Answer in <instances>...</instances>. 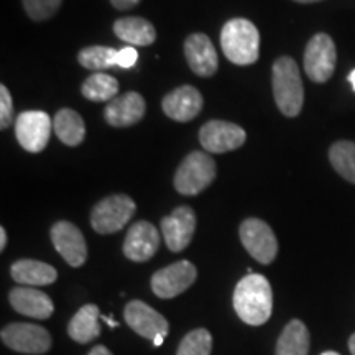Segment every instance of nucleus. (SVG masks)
Listing matches in <instances>:
<instances>
[{"label": "nucleus", "instance_id": "f257e3e1", "mask_svg": "<svg viewBox=\"0 0 355 355\" xmlns=\"http://www.w3.org/2000/svg\"><path fill=\"white\" fill-rule=\"evenodd\" d=\"M234 309L248 326H261L273 311L272 285L263 275L248 273L237 283L234 291Z\"/></svg>", "mask_w": 355, "mask_h": 355}, {"label": "nucleus", "instance_id": "f03ea898", "mask_svg": "<svg viewBox=\"0 0 355 355\" xmlns=\"http://www.w3.org/2000/svg\"><path fill=\"white\" fill-rule=\"evenodd\" d=\"M222 51L230 63L254 64L260 56V33L247 19H232L220 32Z\"/></svg>", "mask_w": 355, "mask_h": 355}, {"label": "nucleus", "instance_id": "7ed1b4c3", "mask_svg": "<svg viewBox=\"0 0 355 355\" xmlns=\"http://www.w3.org/2000/svg\"><path fill=\"white\" fill-rule=\"evenodd\" d=\"M273 96L279 112L286 117H296L303 109L304 89L296 61L282 56L273 64Z\"/></svg>", "mask_w": 355, "mask_h": 355}, {"label": "nucleus", "instance_id": "20e7f679", "mask_svg": "<svg viewBox=\"0 0 355 355\" xmlns=\"http://www.w3.org/2000/svg\"><path fill=\"white\" fill-rule=\"evenodd\" d=\"M217 168L207 153L193 152L186 157L175 173V188L184 196H196L216 180Z\"/></svg>", "mask_w": 355, "mask_h": 355}, {"label": "nucleus", "instance_id": "39448f33", "mask_svg": "<svg viewBox=\"0 0 355 355\" xmlns=\"http://www.w3.org/2000/svg\"><path fill=\"white\" fill-rule=\"evenodd\" d=\"M135 201L127 194H114L104 198L91 212V225L97 234L119 232L135 214Z\"/></svg>", "mask_w": 355, "mask_h": 355}, {"label": "nucleus", "instance_id": "423d86ee", "mask_svg": "<svg viewBox=\"0 0 355 355\" xmlns=\"http://www.w3.org/2000/svg\"><path fill=\"white\" fill-rule=\"evenodd\" d=\"M125 322L135 331L137 334L145 337V339L153 340L155 347L162 345L165 337L170 331V324L165 316L155 311L152 306H148L144 301H130L123 309Z\"/></svg>", "mask_w": 355, "mask_h": 355}, {"label": "nucleus", "instance_id": "0eeeda50", "mask_svg": "<svg viewBox=\"0 0 355 355\" xmlns=\"http://www.w3.org/2000/svg\"><path fill=\"white\" fill-rule=\"evenodd\" d=\"M2 343L20 354H46L51 349V336L44 327L28 322H12L0 332Z\"/></svg>", "mask_w": 355, "mask_h": 355}, {"label": "nucleus", "instance_id": "6e6552de", "mask_svg": "<svg viewBox=\"0 0 355 355\" xmlns=\"http://www.w3.org/2000/svg\"><path fill=\"white\" fill-rule=\"evenodd\" d=\"M337 51L332 38L326 33H318L309 40L304 51V71L314 83L329 81L334 74Z\"/></svg>", "mask_w": 355, "mask_h": 355}, {"label": "nucleus", "instance_id": "1a4fd4ad", "mask_svg": "<svg viewBox=\"0 0 355 355\" xmlns=\"http://www.w3.org/2000/svg\"><path fill=\"white\" fill-rule=\"evenodd\" d=\"M241 241L247 252L261 265H270L277 259L278 241L272 227L261 219H245L241 224Z\"/></svg>", "mask_w": 355, "mask_h": 355}, {"label": "nucleus", "instance_id": "9d476101", "mask_svg": "<svg viewBox=\"0 0 355 355\" xmlns=\"http://www.w3.org/2000/svg\"><path fill=\"white\" fill-rule=\"evenodd\" d=\"M53 123L50 115L42 110H25L15 121V135L21 148L30 153H40L46 148Z\"/></svg>", "mask_w": 355, "mask_h": 355}, {"label": "nucleus", "instance_id": "9b49d317", "mask_svg": "<svg viewBox=\"0 0 355 355\" xmlns=\"http://www.w3.org/2000/svg\"><path fill=\"white\" fill-rule=\"evenodd\" d=\"M198 278V270L191 261L180 260L158 270L152 277V290L158 298L171 300L191 288Z\"/></svg>", "mask_w": 355, "mask_h": 355}, {"label": "nucleus", "instance_id": "f8f14e48", "mask_svg": "<svg viewBox=\"0 0 355 355\" xmlns=\"http://www.w3.org/2000/svg\"><path fill=\"white\" fill-rule=\"evenodd\" d=\"M247 133L237 123L211 121L199 130V141L209 153H227L245 144Z\"/></svg>", "mask_w": 355, "mask_h": 355}, {"label": "nucleus", "instance_id": "ddd939ff", "mask_svg": "<svg viewBox=\"0 0 355 355\" xmlns=\"http://www.w3.org/2000/svg\"><path fill=\"white\" fill-rule=\"evenodd\" d=\"M56 252L71 266H81L87 259V245L84 235L73 222L60 220L50 230Z\"/></svg>", "mask_w": 355, "mask_h": 355}, {"label": "nucleus", "instance_id": "4468645a", "mask_svg": "<svg viewBox=\"0 0 355 355\" xmlns=\"http://www.w3.org/2000/svg\"><path fill=\"white\" fill-rule=\"evenodd\" d=\"M196 214L189 206H180L162 219V234L171 252H183L193 241Z\"/></svg>", "mask_w": 355, "mask_h": 355}, {"label": "nucleus", "instance_id": "2eb2a0df", "mask_svg": "<svg viewBox=\"0 0 355 355\" xmlns=\"http://www.w3.org/2000/svg\"><path fill=\"white\" fill-rule=\"evenodd\" d=\"M159 232L146 220L135 222L123 242V255L132 261H148L158 252Z\"/></svg>", "mask_w": 355, "mask_h": 355}, {"label": "nucleus", "instance_id": "dca6fc26", "mask_svg": "<svg viewBox=\"0 0 355 355\" xmlns=\"http://www.w3.org/2000/svg\"><path fill=\"white\" fill-rule=\"evenodd\" d=\"M184 55L189 68L202 78H211L219 68L217 51L211 38L204 33H193L184 42Z\"/></svg>", "mask_w": 355, "mask_h": 355}, {"label": "nucleus", "instance_id": "f3484780", "mask_svg": "<svg viewBox=\"0 0 355 355\" xmlns=\"http://www.w3.org/2000/svg\"><path fill=\"white\" fill-rule=\"evenodd\" d=\"M202 96L196 87L181 86L166 94L162 101V109L176 122H189L196 119L202 109Z\"/></svg>", "mask_w": 355, "mask_h": 355}, {"label": "nucleus", "instance_id": "a211bd4d", "mask_svg": "<svg viewBox=\"0 0 355 355\" xmlns=\"http://www.w3.org/2000/svg\"><path fill=\"white\" fill-rule=\"evenodd\" d=\"M146 110L145 99L139 92H127L110 101L104 110L105 122L112 127H130L144 119Z\"/></svg>", "mask_w": 355, "mask_h": 355}, {"label": "nucleus", "instance_id": "6ab92c4d", "mask_svg": "<svg viewBox=\"0 0 355 355\" xmlns=\"http://www.w3.org/2000/svg\"><path fill=\"white\" fill-rule=\"evenodd\" d=\"M8 301L17 313L35 319H50L55 311V304L50 296L35 288H13L8 293Z\"/></svg>", "mask_w": 355, "mask_h": 355}, {"label": "nucleus", "instance_id": "aec40b11", "mask_svg": "<svg viewBox=\"0 0 355 355\" xmlns=\"http://www.w3.org/2000/svg\"><path fill=\"white\" fill-rule=\"evenodd\" d=\"M10 275L19 285L46 286L56 282L58 272L55 266L38 260H17L10 266Z\"/></svg>", "mask_w": 355, "mask_h": 355}, {"label": "nucleus", "instance_id": "412c9836", "mask_svg": "<svg viewBox=\"0 0 355 355\" xmlns=\"http://www.w3.org/2000/svg\"><path fill=\"white\" fill-rule=\"evenodd\" d=\"M101 318L102 314L96 304H84L69 321L68 334L71 339L79 344H89L97 339L102 331Z\"/></svg>", "mask_w": 355, "mask_h": 355}, {"label": "nucleus", "instance_id": "4be33fe9", "mask_svg": "<svg viewBox=\"0 0 355 355\" xmlns=\"http://www.w3.org/2000/svg\"><path fill=\"white\" fill-rule=\"evenodd\" d=\"M114 33L119 40L130 44V46H148L157 40V30L152 21L141 17H125L119 19L114 24Z\"/></svg>", "mask_w": 355, "mask_h": 355}, {"label": "nucleus", "instance_id": "5701e85b", "mask_svg": "<svg viewBox=\"0 0 355 355\" xmlns=\"http://www.w3.org/2000/svg\"><path fill=\"white\" fill-rule=\"evenodd\" d=\"M53 130L56 137L68 146H78L86 137V125L83 117L73 109L58 110L53 121Z\"/></svg>", "mask_w": 355, "mask_h": 355}, {"label": "nucleus", "instance_id": "b1692460", "mask_svg": "<svg viewBox=\"0 0 355 355\" xmlns=\"http://www.w3.org/2000/svg\"><path fill=\"white\" fill-rule=\"evenodd\" d=\"M309 331L300 319H293L278 337L275 355H308Z\"/></svg>", "mask_w": 355, "mask_h": 355}, {"label": "nucleus", "instance_id": "393cba45", "mask_svg": "<svg viewBox=\"0 0 355 355\" xmlns=\"http://www.w3.org/2000/svg\"><path fill=\"white\" fill-rule=\"evenodd\" d=\"M329 159L332 168L344 180L355 184V141H337V144L331 146Z\"/></svg>", "mask_w": 355, "mask_h": 355}, {"label": "nucleus", "instance_id": "a878e982", "mask_svg": "<svg viewBox=\"0 0 355 355\" xmlns=\"http://www.w3.org/2000/svg\"><path fill=\"white\" fill-rule=\"evenodd\" d=\"M81 92L87 101L92 102L114 101L119 92V83L117 79L109 76V74L97 73L89 76L86 81H84Z\"/></svg>", "mask_w": 355, "mask_h": 355}, {"label": "nucleus", "instance_id": "bb28decb", "mask_svg": "<svg viewBox=\"0 0 355 355\" xmlns=\"http://www.w3.org/2000/svg\"><path fill=\"white\" fill-rule=\"evenodd\" d=\"M117 50L110 46H87L78 55V61L83 68L91 71H104L115 66Z\"/></svg>", "mask_w": 355, "mask_h": 355}, {"label": "nucleus", "instance_id": "cd10ccee", "mask_svg": "<svg viewBox=\"0 0 355 355\" xmlns=\"http://www.w3.org/2000/svg\"><path fill=\"white\" fill-rule=\"evenodd\" d=\"M212 336L207 329H194L184 336L176 355H211Z\"/></svg>", "mask_w": 355, "mask_h": 355}, {"label": "nucleus", "instance_id": "c85d7f7f", "mask_svg": "<svg viewBox=\"0 0 355 355\" xmlns=\"http://www.w3.org/2000/svg\"><path fill=\"white\" fill-rule=\"evenodd\" d=\"M26 15L35 21L51 19L60 10L63 0H21Z\"/></svg>", "mask_w": 355, "mask_h": 355}, {"label": "nucleus", "instance_id": "c756f323", "mask_svg": "<svg viewBox=\"0 0 355 355\" xmlns=\"http://www.w3.org/2000/svg\"><path fill=\"white\" fill-rule=\"evenodd\" d=\"M13 122V102H12V96L8 92V89L3 86H0V128L6 130L7 127H10V123Z\"/></svg>", "mask_w": 355, "mask_h": 355}, {"label": "nucleus", "instance_id": "7c9ffc66", "mask_svg": "<svg viewBox=\"0 0 355 355\" xmlns=\"http://www.w3.org/2000/svg\"><path fill=\"white\" fill-rule=\"evenodd\" d=\"M139 61V51L133 46H125L122 50H117V58H115V66L122 69H128L135 66Z\"/></svg>", "mask_w": 355, "mask_h": 355}, {"label": "nucleus", "instance_id": "2f4dec72", "mask_svg": "<svg viewBox=\"0 0 355 355\" xmlns=\"http://www.w3.org/2000/svg\"><path fill=\"white\" fill-rule=\"evenodd\" d=\"M141 0H110L112 7L117 8V10H130V8L137 7Z\"/></svg>", "mask_w": 355, "mask_h": 355}, {"label": "nucleus", "instance_id": "473e14b6", "mask_svg": "<svg viewBox=\"0 0 355 355\" xmlns=\"http://www.w3.org/2000/svg\"><path fill=\"white\" fill-rule=\"evenodd\" d=\"M87 355H112V352H110L105 345H96V347L92 349Z\"/></svg>", "mask_w": 355, "mask_h": 355}, {"label": "nucleus", "instance_id": "72a5a7b5", "mask_svg": "<svg viewBox=\"0 0 355 355\" xmlns=\"http://www.w3.org/2000/svg\"><path fill=\"white\" fill-rule=\"evenodd\" d=\"M7 245V230L6 227H0V250H3Z\"/></svg>", "mask_w": 355, "mask_h": 355}, {"label": "nucleus", "instance_id": "f704fd0d", "mask_svg": "<svg viewBox=\"0 0 355 355\" xmlns=\"http://www.w3.org/2000/svg\"><path fill=\"white\" fill-rule=\"evenodd\" d=\"M349 349H350V354L355 355V334L350 336V339H349Z\"/></svg>", "mask_w": 355, "mask_h": 355}, {"label": "nucleus", "instance_id": "c9c22d12", "mask_svg": "<svg viewBox=\"0 0 355 355\" xmlns=\"http://www.w3.org/2000/svg\"><path fill=\"white\" fill-rule=\"evenodd\" d=\"M101 319H104V321L107 322L110 327H119V322H117V321H114V319H110V318H105V316H102Z\"/></svg>", "mask_w": 355, "mask_h": 355}, {"label": "nucleus", "instance_id": "e433bc0d", "mask_svg": "<svg viewBox=\"0 0 355 355\" xmlns=\"http://www.w3.org/2000/svg\"><path fill=\"white\" fill-rule=\"evenodd\" d=\"M349 81H350V84H352V89L355 91V69L349 74Z\"/></svg>", "mask_w": 355, "mask_h": 355}, {"label": "nucleus", "instance_id": "4c0bfd02", "mask_svg": "<svg viewBox=\"0 0 355 355\" xmlns=\"http://www.w3.org/2000/svg\"><path fill=\"white\" fill-rule=\"evenodd\" d=\"M295 2H300V3H314V2H321V0H295Z\"/></svg>", "mask_w": 355, "mask_h": 355}, {"label": "nucleus", "instance_id": "58836bf2", "mask_svg": "<svg viewBox=\"0 0 355 355\" xmlns=\"http://www.w3.org/2000/svg\"><path fill=\"white\" fill-rule=\"evenodd\" d=\"M321 355H340V354H337V352H334V350H327V352H322Z\"/></svg>", "mask_w": 355, "mask_h": 355}]
</instances>
